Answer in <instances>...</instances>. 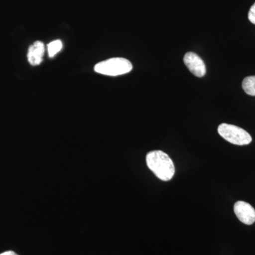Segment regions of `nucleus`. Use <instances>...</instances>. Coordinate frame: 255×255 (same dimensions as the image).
<instances>
[{
  "label": "nucleus",
  "instance_id": "10",
  "mask_svg": "<svg viewBox=\"0 0 255 255\" xmlns=\"http://www.w3.org/2000/svg\"><path fill=\"white\" fill-rule=\"evenodd\" d=\"M0 255H18L16 253H15L13 251H6L4 252V253H1Z\"/></svg>",
  "mask_w": 255,
  "mask_h": 255
},
{
  "label": "nucleus",
  "instance_id": "7",
  "mask_svg": "<svg viewBox=\"0 0 255 255\" xmlns=\"http://www.w3.org/2000/svg\"><path fill=\"white\" fill-rule=\"evenodd\" d=\"M242 86L248 95L255 96V76L247 77L243 80Z\"/></svg>",
  "mask_w": 255,
  "mask_h": 255
},
{
  "label": "nucleus",
  "instance_id": "1",
  "mask_svg": "<svg viewBox=\"0 0 255 255\" xmlns=\"http://www.w3.org/2000/svg\"><path fill=\"white\" fill-rule=\"evenodd\" d=\"M146 163L156 177L164 182L171 180L175 173L173 161L162 151L149 152L146 155Z\"/></svg>",
  "mask_w": 255,
  "mask_h": 255
},
{
  "label": "nucleus",
  "instance_id": "8",
  "mask_svg": "<svg viewBox=\"0 0 255 255\" xmlns=\"http://www.w3.org/2000/svg\"><path fill=\"white\" fill-rule=\"evenodd\" d=\"M63 48V43L60 40H55L48 45V55L50 58L54 57Z\"/></svg>",
  "mask_w": 255,
  "mask_h": 255
},
{
  "label": "nucleus",
  "instance_id": "5",
  "mask_svg": "<svg viewBox=\"0 0 255 255\" xmlns=\"http://www.w3.org/2000/svg\"><path fill=\"white\" fill-rule=\"evenodd\" d=\"M234 212L240 221L244 224L250 226L255 222V209L246 201L236 202L234 205Z\"/></svg>",
  "mask_w": 255,
  "mask_h": 255
},
{
  "label": "nucleus",
  "instance_id": "2",
  "mask_svg": "<svg viewBox=\"0 0 255 255\" xmlns=\"http://www.w3.org/2000/svg\"><path fill=\"white\" fill-rule=\"evenodd\" d=\"M132 65L128 60L123 58H110L100 62L95 66V71L108 76H118L131 71Z\"/></svg>",
  "mask_w": 255,
  "mask_h": 255
},
{
  "label": "nucleus",
  "instance_id": "4",
  "mask_svg": "<svg viewBox=\"0 0 255 255\" xmlns=\"http://www.w3.org/2000/svg\"><path fill=\"white\" fill-rule=\"evenodd\" d=\"M184 63L193 75L202 78L206 75V65L200 57L193 52H188L184 57Z\"/></svg>",
  "mask_w": 255,
  "mask_h": 255
},
{
  "label": "nucleus",
  "instance_id": "6",
  "mask_svg": "<svg viewBox=\"0 0 255 255\" xmlns=\"http://www.w3.org/2000/svg\"><path fill=\"white\" fill-rule=\"evenodd\" d=\"M45 53V46L41 41H37L28 48L27 58L33 66L40 65Z\"/></svg>",
  "mask_w": 255,
  "mask_h": 255
},
{
  "label": "nucleus",
  "instance_id": "9",
  "mask_svg": "<svg viewBox=\"0 0 255 255\" xmlns=\"http://www.w3.org/2000/svg\"><path fill=\"white\" fill-rule=\"evenodd\" d=\"M248 18L253 24H255V3L251 6L248 14Z\"/></svg>",
  "mask_w": 255,
  "mask_h": 255
},
{
  "label": "nucleus",
  "instance_id": "3",
  "mask_svg": "<svg viewBox=\"0 0 255 255\" xmlns=\"http://www.w3.org/2000/svg\"><path fill=\"white\" fill-rule=\"evenodd\" d=\"M218 132L225 140L234 145H248L253 140L251 135L246 130L231 124H221L218 128Z\"/></svg>",
  "mask_w": 255,
  "mask_h": 255
}]
</instances>
